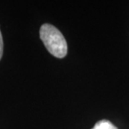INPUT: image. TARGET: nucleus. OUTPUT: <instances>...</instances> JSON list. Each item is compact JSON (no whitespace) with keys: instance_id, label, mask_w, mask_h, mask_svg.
<instances>
[{"instance_id":"obj_1","label":"nucleus","mask_w":129,"mask_h":129,"mask_svg":"<svg viewBox=\"0 0 129 129\" xmlns=\"http://www.w3.org/2000/svg\"><path fill=\"white\" fill-rule=\"evenodd\" d=\"M40 35L45 48L56 58H64L67 55V43L63 35L57 28L50 24H43Z\"/></svg>"},{"instance_id":"obj_2","label":"nucleus","mask_w":129,"mask_h":129,"mask_svg":"<svg viewBox=\"0 0 129 129\" xmlns=\"http://www.w3.org/2000/svg\"><path fill=\"white\" fill-rule=\"evenodd\" d=\"M92 129H117L108 120H101L95 124Z\"/></svg>"},{"instance_id":"obj_3","label":"nucleus","mask_w":129,"mask_h":129,"mask_svg":"<svg viewBox=\"0 0 129 129\" xmlns=\"http://www.w3.org/2000/svg\"><path fill=\"white\" fill-rule=\"evenodd\" d=\"M3 50H4V42H3L2 34H1V31H0V60H1L2 55H3Z\"/></svg>"}]
</instances>
